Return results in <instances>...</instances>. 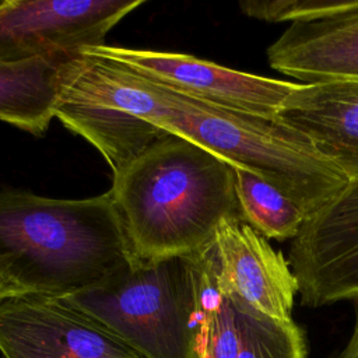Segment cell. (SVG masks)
I'll list each match as a JSON object with an SVG mask.
<instances>
[{
  "label": "cell",
  "instance_id": "6da1fadb",
  "mask_svg": "<svg viewBox=\"0 0 358 358\" xmlns=\"http://www.w3.org/2000/svg\"><path fill=\"white\" fill-rule=\"evenodd\" d=\"M108 193L140 262L196 255L211 245L225 218H242L234 166L176 136L113 176Z\"/></svg>",
  "mask_w": 358,
  "mask_h": 358
},
{
  "label": "cell",
  "instance_id": "7a4b0ae2",
  "mask_svg": "<svg viewBox=\"0 0 358 358\" xmlns=\"http://www.w3.org/2000/svg\"><path fill=\"white\" fill-rule=\"evenodd\" d=\"M131 260L108 192L88 199L0 192V275L24 294L73 295Z\"/></svg>",
  "mask_w": 358,
  "mask_h": 358
},
{
  "label": "cell",
  "instance_id": "3957f363",
  "mask_svg": "<svg viewBox=\"0 0 358 358\" xmlns=\"http://www.w3.org/2000/svg\"><path fill=\"white\" fill-rule=\"evenodd\" d=\"M150 123L250 171L291 199L306 217L337 197L348 179L278 117L215 106L158 84Z\"/></svg>",
  "mask_w": 358,
  "mask_h": 358
},
{
  "label": "cell",
  "instance_id": "277c9868",
  "mask_svg": "<svg viewBox=\"0 0 358 358\" xmlns=\"http://www.w3.org/2000/svg\"><path fill=\"white\" fill-rule=\"evenodd\" d=\"M203 274L200 252L133 259L102 282L62 296L144 358H187Z\"/></svg>",
  "mask_w": 358,
  "mask_h": 358
},
{
  "label": "cell",
  "instance_id": "5b68a950",
  "mask_svg": "<svg viewBox=\"0 0 358 358\" xmlns=\"http://www.w3.org/2000/svg\"><path fill=\"white\" fill-rule=\"evenodd\" d=\"M157 85L112 59L76 55L63 76L55 117L94 145L112 176L171 134L147 123Z\"/></svg>",
  "mask_w": 358,
  "mask_h": 358
},
{
  "label": "cell",
  "instance_id": "8992f818",
  "mask_svg": "<svg viewBox=\"0 0 358 358\" xmlns=\"http://www.w3.org/2000/svg\"><path fill=\"white\" fill-rule=\"evenodd\" d=\"M144 0H3L0 63L105 45L108 32Z\"/></svg>",
  "mask_w": 358,
  "mask_h": 358
},
{
  "label": "cell",
  "instance_id": "52a82bcc",
  "mask_svg": "<svg viewBox=\"0 0 358 358\" xmlns=\"http://www.w3.org/2000/svg\"><path fill=\"white\" fill-rule=\"evenodd\" d=\"M4 358H144L62 296L20 294L0 301Z\"/></svg>",
  "mask_w": 358,
  "mask_h": 358
},
{
  "label": "cell",
  "instance_id": "ba28073f",
  "mask_svg": "<svg viewBox=\"0 0 358 358\" xmlns=\"http://www.w3.org/2000/svg\"><path fill=\"white\" fill-rule=\"evenodd\" d=\"M88 53L112 59L182 95L246 113L277 117L298 83L238 71L186 53L101 45Z\"/></svg>",
  "mask_w": 358,
  "mask_h": 358
},
{
  "label": "cell",
  "instance_id": "9c48e42d",
  "mask_svg": "<svg viewBox=\"0 0 358 358\" xmlns=\"http://www.w3.org/2000/svg\"><path fill=\"white\" fill-rule=\"evenodd\" d=\"M288 263L302 305L358 299V180L305 220Z\"/></svg>",
  "mask_w": 358,
  "mask_h": 358
},
{
  "label": "cell",
  "instance_id": "30bf717a",
  "mask_svg": "<svg viewBox=\"0 0 358 358\" xmlns=\"http://www.w3.org/2000/svg\"><path fill=\"white\" fill-rule=\"evenodd\" d=\"M218 287L257 312L292 320L298 282L288 260L242 218H225L208 246Z\"/></svg>",
  "mask_w": 358,
  "mask_h": 358
},
{
  "label": "cell",
  "instance_id": "8fae6325",
  "mask_svg": "<svg viewBox=\"0 0 358 358\" xmlns=\"http://www.w3.org/2000/svg\"><path fill=\"white\" fill-rule=\"evenodd\" d=\"M277 117L302 133L348 182L358 180V80L299 84Z\"/></svg>",
  "mask_w": 358,
  "mask_h": 358
},
{
  "label": "cell",
  "instance_id": "7c38bea8",
  "mask_svg": "<svg viewBox=\"0 0 358 358\" xmlns=\"http://www.w3.org/2000/svg\"><path fill=\"white\" fill-rule=\"evenodd\" d=\"M267 60L302 84L358 80V8L291 24L268 46Z\"/></svg>",
  "mask_w": 358,
  "mask_h": 358
},
{
  "label": "cell",
  "instance_id": "4fadbf2b",
  "mask_svg": "<svg viewBox=\"0 0 358 358\" xmlns=\"http://www.w3.org/2000/svg\"><path fill=\"white\" fill-rule=\"evenodd\" d=\"M78 53L0 63V120L42 136L55 117L63 76Z\"/></svg>",
  "mask_w": 358,
  "mask_h": 358
},
{
  "label": "cell",
  "instance_id": "5bb4252c",
  "mask_svg": "<svg viewBox=\"0 0 358 358\" xmlns=\"http://www.w3.org/2000/svg\"><path fill=\"white\" fill-rule=\"evenodd\" d=\"M242 218L266 239H294L308 218L284 193L250 171L234 166Z\"/></svg>",
  "mask_w": 358,
  "mask_h": 358
},
{
  "label": "cell",
  "instance_id": "9a60e30c",
  "mask_svg": "<svg viewBox=\"0 0 358 358\" xmlns=\"http://www.w3.org/2000/svg\"><path fill=\"white\" fill-rule=\"evenodd\" d=\"M241 303V345L236 358H308L303 333L294 320L281 322Z\"/></svg>",
  "mask_w": 358,
  "mask_h": 358
},
{
  "label": "cell",
  "instance_id": "2e32d148",
  "mask_svg": "<svg viewBox=\"0 0 358 358\" xmlns=\"http://www.w3.org/2000/svg\"><path fill=\"white\" fill-rule=\"evenodd\" d=\"M239 8L260 21L294 24L352 11L358 8V0H243Z\"/></svg>",
  "mask_w": 358,
  "mask_h": 358
},
{
  "label": "cell",
  "instance_id": "e0dca14e",
  "mask_svg": "<svg viewBox=\"0 0 358 358\" xmlns=\"http://www.w3.org/2000/svg\"><path fill=\"white\" fill-rule=\"evenodd\" d=\"M355 302V320L351 336L336 358H358V299Z\"/></svg>",
  "mask_w": 358,
  "mask_h": 358
},
{
  "label": "cell",
  "instance_id": "ac0fdd59",
  "mask_svg": "<svg viewBox=\"0 0 358 358\" xmlns=\"http://www.w3.org/2000/svg\"><path fill=\"white\" fill-rule=\"evenodd\" d=\"M24 294L22 291H20L15 285H13L10 281H7L3 275H0V301L14 296V295H20Z\"/></svg>",
  "mask_w": 358,
  "mask_h": 358
},
{
  "label": "cell",
  "instance_id": "d6986e66",
  "mask_svg": "<svg viewBox=\"0 0 358 358\" xmlns=\"http://www.w3.org/2000/svg\"><path fill=\"white\" fill-rule=\"evenodd\" d=\"M1 1H3V0H0V4H1Z\"/></svg>",
  "mask_w": 358,
  "mask_h": 358
}]
</instances>
